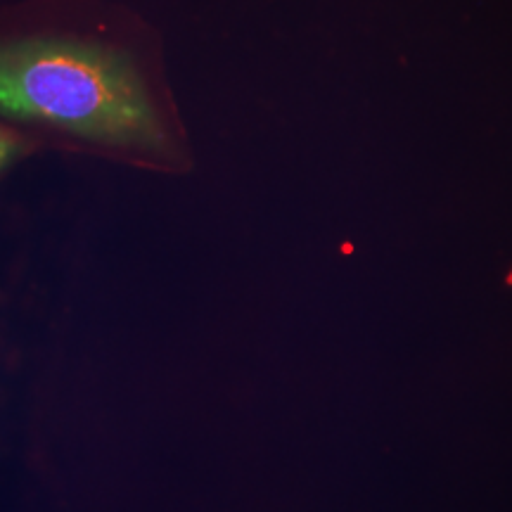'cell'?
I'll list each match as a JSON object with an SVG mask.
<instances>
[{"mask_svg": "<svg viewBox=\"0 0 512 512\" xmlns=\"http://www.w3.org/2000/svg\"><path fill=\"white\" fill-rule=\"evenodd\" d=\"M0 121L41 152L159 176L195 166L164 38L119 0L0 3Z\"/></svg>", "mask_w": 512, "mask_h": 512, "instance_id": "6da1fadb", "label": "cell"}, {"mask_svg": "<svg viewBox=\"0 0 512 512\" xmlns=\"http://www.w3.org/2000/svg\"><path fill=\"white\" fill-rule=\"evenodd\" d=\"M38 152H41L38 145L31 143L29 138H24L22 133L15 131L12 126L0 121V181H3L17 164L38 155Z\"/></svg>", "mask_w": 512, "mask_h": 512, "instance_id": "7a4b0ae2", "label": "cell"}]
</instances>
